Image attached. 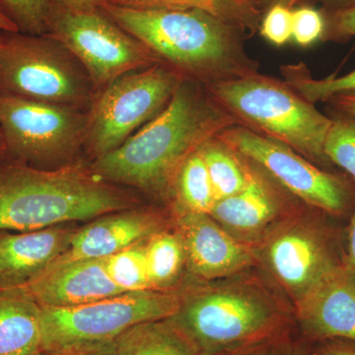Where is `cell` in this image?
I'll return each mask as SVG.
<instances>
[{
	"label": "cell",
	"instance_id": "1",
	"mask_svg": "<svg viewBox=\"0 0 355 355\" xmlns=\"http://www.w3.org/2000/svg\"><path fill=\"white\" fill-rule=\"evenodd\" d=\"M254 266L180 289L176 312L165 319L198 355H226L297 330L293 305Z\"/></svg>",
	"mask_w": 355,
	"mask_h": 355
},
{
	"label": "cell",
	"instance_id": "2",
	"mask_svg": "<svg viewBox=\"0 0 355 355\" xmlns=\"http://www.w3.org/2000/svg\"><path fill=\"white\" fill-rule=\"evenodd\" d=\"M238 123L195 84L181 81L165 109L91 169L109 183L172 197L175 178L191 153Z\"/></svg>",
	"mask_w": 355,
	"mask_h": 355
},
{
	"label": "cell",
	"instance_id": "3",
	"mask_svg": "<svg viewBox=\"0 0 355 355\" xmlns=\"http://www.w3.org/2000/svg\"><path fill=\"white\" fill-rule=\"evenodd\" d=\"M135 205V198L77 163L51 170L16 162L0 167V230H42Z\"/></svg>",
	"mask_w": 355,
	"mask_h": 355
},
{
	"label": "cell",
	"instance_id": "4",
	"mask_svg": "<svg viewBox=\"0 0 355 355\" xmlns=\"http://www.w3.org/2000/svg\"><path fill=\"white\" fill-rule=\"evenodd\" d=\"M100 9L180 71L214 83L252 72L228 28L212 14L200 9L130 8L110 2Z\"/></svg>",
	"mask_w": 355,
	"mask_h": 355
},
{
	"label": "cell",
	"instance_id": "5",
	"mask_svg": "<svg viewBox=\"0 0 355 355\" xmlns=\"http://www.w3.org/2000/svg\"><path fill=\"white\" fill-rule=\"evenodd\" d=\"M209 91L219 107L253 132L286 144L311 162H330L324 142L333 120L288 84L249 72L210 83Z\"/></svg>",
	"mask_w": 355,
	"mask_h": 355
},
{
	"label": "cell",
	"instance_id": "6",
	"mask_svg": "<svg viewBox=\"0 0 355 355\" xmlns=\"http://www.w3.org/2000/svg\"><path fill=\"white\" fill-rule=\"evenodd\" d=\"M93 88L83 65L49 35L0 34V94L83 111Z\"/></svg>",
	"mask_w": 355,
	"mask_h": 355
},
{
	"label": "cell",
	"instance_id": "7",
	"mask_svg": "<svg viewBox=\"0 0 355 355\" xmlns=\"http://www.w3.org/2000/svg\"><path fill=\"white\" fill-rule=\"evenodd\" d=\"M259 266L296 305L343 266V249L329 224L299 209L253 248Z\"/></svg>",
	"mask_w": 355,
	"mask_h": 355
},
{
	"label": "cell",
	"instance_id": "8",
	"mask_svg": "<svg viewBox=\"0 0 355 355\" xmlns=\"http://www.w3.org/2000/svg\"><path fill=\"white\" fill-rule=\"evenodd\" d=\"M180 83L177 72L156 64L100 90L87 112L88 153L97 159L118 148L165 109Z\"/></svg>",
	"mask_w": 355,
	"mask_h": 355
},
{
	"label": "cell",
	"instance_id": "9",
	"mask_svg": "<svg viewBox=\"0 0 355 355\" xmlns=\"http://www.w3.org/2000/svg\"><path fill=\"white\" fill-rule=\"evenodd\" d=\"M180 291L128 292L70 308H42L44 352L114 342L135 324L177 311Z\"/></svg>",
	"mask_w": 355,
	"mask_h": 355
},
{
	"label": "cell",
	"instance_id": "10",
	"mask_svg": "<svg viewBox=\"0 0 355 355\" xmlns=\"http://www.w3.org/2000/svg\"><path fill=\"white\" fill-rule=\"evenodd\" d=\"M86 123L81 110L0 94V130L14 162L44 170L71 164Z\"/></svg>",
	"mask_w": 355,
	"mask_h": 355
},
{
	"label": "cell",
	"instance_id": "11",
	"mask_svg": "<svg viewBox=\"0 0 355 355\" xmlns=\"http://www.w3.org/2000/svg\"><path fill=\"white\" fill-rule=\"evenodd\" d=\"M48 35L78 60L93 86L100 90L125 74L160 60L100 9L55 8Z\"/></svg>",
	"mask_w": 355,
	"mask_h": 355
},
{
	"label": "cell",
	"instance_id": "12",
	"mask_svg": "<svg viewBox=\"0 0 355 355\" xmlns=\"http://www.w3.org/2000/svg\"><path fill=\"white\" fill-rule=\"evenodd\" d=\"M217 137L307 207L331 216L349 209L352 195L347 183L286 144L241 125L226 128Z\"/></svg>",
	"mask_w": 355,
	"mask_h": 355
},
{
	"label": "cell",
	"instance_id": "13",
	"mask_svg": "<svg viewBox=\"0 0 355 355\" xmlns=\"http://www.w3.org/2000/svg\"><path fill=\"white\" fill-rule=\"evenodd\" d=\"M289 195L252 163L246 187L234 196L216 202L209 216L234 239L253 249L300 209Z\"/></svg>",
	"mask_w": 355,
	"mask_h": 355
},
{
	"label": "cell",
	"instance_id": "14",
	"mask_svg": "<svg viewBox=\"0 0 355 355\" xmlns=\"http://www.w3.org/2000/svg\"><path fill=\"white\" fill-rule=\"evenodd\" d=\"M183 239L187 272L193 282H211L259 266L252 248L234 239L209 214L172 210Z\"/></svg>",
	"mask_w": 355,
	"mask_h": 355
},
{
	"label": "cell",
	"instance_id": "15",
	"mask_svg": "<svg viewBox=\"0 0 355 355\" xmlns=\"http://www.w3.org/2000/svg\"><path fill=\"white\" fill-rule=\"evenodd\" d=\"M43 308H70L123 293L107 272L105 259L53 261L18 287Z\"/></svg>",
	"mask_w": 355,
	"mask_h": 355
},
{
	"label": "cell",
	"instance_id": "16",
	"mask_svg": "<svg viewBox=\"0 0 355 355\" xmlns=\"http://www.w3.org/2000/svg\"><path fill=\"white\" fill-rule=\"evenodd\" d=\"M171 225V218L153 209L132 207L111 212L76 229L69 249L57 261L105 259Z\"/></svg>",
	"mask_w": 355,
	"mask_h": 355
},
{
	"label": "cell",
	"instance_id": "17",
	"mask_svg": "<svg viewBox=\"0 0 355 355\" xmlns=\"http://www.w3.org/2000/svg\"><path fill=\"white\" fill-rule=\"evenodd\" d=\"M293 309L298 333L310 343L355 342V277L345 266Z\"/></svg>",
	"mask_w": 355,
	"mask_h": 355
},
{
	"label": "cell",
	"instance_id": "18",
	"mask_svg": "<svg viewBox=\"0 0 355 355\" xmlns=\"http://www.w3.org/2000/svg\"><path fill=\"white\" fill-rule=\"evenodd\" d=\"M74 229L62 225L15 232L0 230V289L31 282L67 251Z\"/></svg>",
	"mask_w": 355,
	"mask_h": 355
},
{
	"label": "cell",
	"instance_id": "19",
	"mask_svg": "<svg viewBox=\"0 0 355 355\" xmlns=\"http://www.w3.org/2000/svg\"><path fill=\"white\" fill-rule=\"evenodd\" d=\"M43 352L41 306L21 289H0V355Z\"/></svg>",
	"mask_w": 355,
	"mask_h": 355
},
{
	"label": "cell",
	"instance_id": "20",
	"mask_svg": "<svg viewBox=\"0 0 355 355\" xmlns=\"http://www.w3.org/2000/svg\"><path fill=\"white\" fill-rule=\"evenodd\" d=\"M146 260L151 289L176 291L183 287L184 272L188 273L186 250L183 239L173 225L146 240Z\"/></svg>",
	"mask_w": 355,
	"mask_h": 355
},
{
	"label": "cell",
	"instance_id": "21",
	"mask_svg": "<svg viewBox=\"0 0 355 355\" xmlns=\"http://www.w3.org/2000/svg\"><path fill=\"white\" fill-rule=\"evenodd\" d=\"M118 355H198L166 320L135 324L114 340Z\"/></svg>",
	"mask_w": 355,
	"mask_h": 355
},
{
	"label": "cell",
	"instance_id": "22",
	"mask_svg": "<svg viewBox=\"0 0 355 355\" xmlns=\"http://www.w3.org/2000/svg\"><path fill=\"white\" fill-rule=\"evenodd\" d=\"M209 171L216 202L234 196L246 187L252 174V163L217 137L200 148Z\"/></svg>",
	"mask_w": 355,
	"mask_h": 355
},
{
	"label": "cell",
	"instance_id": "23",
	"mask_svg": "<svg viewBox=\"0 0 355 355\" xmlns=\"http://www.w3.org/2000/svg\"><path fill=\"white\" fill-rule=\"evenodd\" d=\"M172 197L173 209L209 214L216 205L209 171L200 149L191 154L180 167Z\"/></svg>",
	"mask_w": 355,
	"mask_h": 355
},
{
	"label": "cell",
	"instance_id": "24",
	"mask_svg": "<svg viewBox=\"0 0 355 355\" xmlns=\"http://www.w3.org/2000/svg\"><path fill=\"white\" fill-rule=\"evenodd\" d=\"M146 240L105 258L110 277L123 293L151 289L146 268Z\"/></svg>",
	"mask_w": 355,
	"mask_h": 355
},
{
	"label": "cell",
	"instance_id": "25",
	"mask_svg": "<svg viewBox=\"0 0 355 355\" xmlns=\"http://www.w3.org/2000/svg\"><path fill=\"white\" fill-rule=\"evenodd\" d=\"M286 77L287 84L311 104L355 91V69L345 76L315 80L299 65L286 69Z\"/></svg>",
	"mask_w": 355,
	"mask_h": 355
},
{
	"label": "cell",
	"instance_id": "26",
	"mask_svg": "<svg viewBox=\"0 0 355 355\" xmlns=\"http://www.w3.org/2000/svg\"><path fill=\"white\" fill-rule=\"evenodd\" d=\"M0 8L23 34L48 35L55 7L51 0H0Z\"/></svg>",
	"mask_w": 355,
	"mask_h": 355
},
{
	"label": "cell",
	"instance_id": "27",
	"mask_svg": "<svg viewBox=\"0 0 355 355\" xmlns=\"http://www.w3.org/2000/svg\"><path fill=\"white\" fill-rule=\"evenodd\" d=\"M324 153L330 162L355 179V120L350 116L333 120L324 142Z\"/></svg>",
	"mask_w": 355,
	"mask_h": 355
},
{
	"label": "cell",
	"instance_id": "28",
	"mask_svg": "<svg viewBox=\"0 0 355 355\" xmlns=\"http://www.w3.org/2000/svg\"><path fill=\"white\" fill-rule=\"evenodd\" d=\"M110 3L137 9H200L219 16L220 0H109Z\"/></svg>",
	"mask_w": 355,
	"mask_h": 355
},
{
	"label": "cell",
	"instance_id": "29",
	"mask_svg": "<svg viewBox=\"0 0 355 355\" xmlns=\"http://www.w3.org/2000/svg\"><path fill=\"white\" fill-rule=\"evenodd\" d=\"M324 22L321 13L310 7H302L293 12L292 38L300 46H310L321 38Z\"/></svg>",
	"mask_w": 355,
	"mask_h": 355
},
{
	"label": "cell",
	"instance_id": "30",
	"mask_svg": "<svg viewBox=\"0 0 355 355\" xmlns=\"http://www.w3.org/2000/svg\"><path fill=\"white\" fill-rule=\"evenodd\" d=\"M293 12L284 4H275L263 20L261 34L272 44L282 46L291 39Z\"/></svg>",
	"mask_w": 355,
	"mask_h": 355
},
{
	"label": "cell",
	"instance_id": "31",
	"mask_svg": "<svg viewBox=\"0 0 355 355\" xmlns=\"http://www.w3.org/2000/svg\"><path fill=\"white\" fill-rule=\"evenodd\" d=\"M295 331L235 350L226 355H286L289 340Z\"/></svg>",
	"mask_w": 355,
	"mask_h": 355
},
{
	"label": "cell",
	"instance_id": "32",
	"mask_svg": "<svg viewBox=\"0 0 355 355\" xmlns=\"http://www.w3.org/2000/svg\"><path fill=\"white\" fill-rule=\"evenodd\" d=\"M42 355H118L114 342L79 345L67 349L44 352Z\"/></svg>",
	"mask_w": 355,
	"mask_h": 355
},
{
	"label": "cell",
	"instance_id": "33",
	"mask_svg": "<svg viewBox=\"0 0 355 355\" xmlns=\"http://www.w3.org/2000/svg\"><path fill=\"white\" fill-rule=\"evenodd\" d=\"M311 355H355V342L335 338L314 343Z\"/></svg>",
	"mask_w": 355,
	"mask_h": 355
},
{
	"label": "cell",
	"instance_id": "34",
	"mask_svg": "<svg viewBox=\"0 0 355 355\" xmlns=\"http://www.w3.org/2000/svg\"><path fill=\"white\" fill-rule=\"evenodd\" d=\"M343 265L355 277V212L347 227V242L343 248Z\"/></svg>",
	"mask_w": 355,
	"mask_h": 355
},
{
	"label": "cell",
	"instance_id": "35",
	"mask_svg": "<svg viewBox=\"0 0 355 355\" xmlns=\"http://www.w3.org/2000/svg\"><path fill=\"white\" fill-rule=\"evenodd\" d=\"M58 9L64 10H91L100 9L109 0H51Z\"/></svg>",
	"mask_w": 355,
	"mask_h": 355
},
{
	"label": "cell",
	"instance_id": "36",
	"mask_svg": "<svg viewBox=\"0 0 355 355\" xmlns=\"http://www.w3.org/2000/svg\"><path fill=\"white\" fill-rule=\"evenodd\" d=\"M336 27L340 34L355 37V6L345 10L338 11Z\"/></svg>",
	"mask_w": 355,
	"mask_h": 355
},
{
	"label": "cell",
	"instance_id": "37",
	"mask_svg": "<svg viewBox=\"0 0 355 355\" xmlns=\"http://www.w3.org/2000/svg\"><path fill=\"white\" fill-rule=\"evenodd\" d=\"M311 349L312 343L306 340L296 331L289 340L286 355H311Z\"/></svg>",
	"mask_w": 355,
	"mask_h": 355
},
{
	"label": "cell",
	"instance_id": "38",
	"mask_svg": "<svg viewBox=\"0 0 355 355\" xmlns=\"http://www.w3.org/2000/svg\"><path fill=\"white\" fill-rule=\"evenodd\" d=\"M330 100H333L336 107L347 114V116L355 120V91L334 96Z\"/></svg>",
	"mask_w": 355,
	"mask_h": 355
},
{
	"label": "cell",
	"instance_id": "39",
	"mask_svg": "<svg viewBox=\"0 0 355 355\" xmlns=\"http://www.w3.org/2000/svg\"><path fill=\"white\" fill-rule=\"evenodd\" d=\"M324 3L336 10L343 11L355 6V0H324Z\"/></svg>",
	"mask_w": 355,
	"mask_h": 355
},
{
	"label": "cell",
	"instance_id": "40",
	"mask_svg": "<svg viewBox=\"0 0 355 355\" xmlns=\"http://www.w3.org/2000/svg\"><path fill=\"white\" fill-rule=\"evenodd\" d=\"M0 31L2 32H19L18 28L14 24L13 21L3 12L0 8Z\"/></svg>",
	"mask_w": 355,
	"mask_h": 355
},
{
	"label": "cell",
	"instance_id": "41",
	"mask_svg": "<svg viewBox=\"0 0 355 355\" xmlns=\"http://www.w3.org/2000/svg\"><path fill=\"white\" fill-rule=\"evenodd\" d=\"M8 156L7 154L6 142H4L3 135H2L1 130H0V167H1V161L3 160L4 158Z\"/></svg>",
	"mask_w": 355,
	"mask_h": 355
},
{
	"label": "cell",
	"instance_id": "42",
	"mask_svg": "<svg viewBox=\"0 0 355 355\" xmlns=\"http://www.w3.org/2000/svg\"><path fill=\"white\" fill-rule=\"evenodd\" d=\"M1 32H2V31H0V34H1Z\"/></svg>",
	"mask_w": 355,
	"mask_h": 355
}]
</instances>
